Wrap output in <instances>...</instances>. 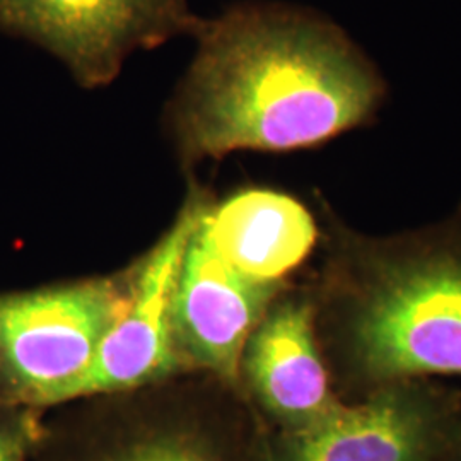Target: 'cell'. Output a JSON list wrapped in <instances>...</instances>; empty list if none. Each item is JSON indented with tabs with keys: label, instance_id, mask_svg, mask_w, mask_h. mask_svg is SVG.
<instances>
[{
	"label": "cell",
	"instance_id": "obj_10",
	"mask_svg": "<svg viewBox=\"0 0 461 461\" xmlns=\"http://www.w3.org/2000/svg\"><path fill=\"white\" fill-rule=\"evenodd\" d=\"M200 228L215 253L248 279L284 284L320 238L312 211L274 188H241L224 200H205Z\"/></svg>",
	"mask_w": 461,
	"mask_h": 461
},
{
	"label": "cell",
	"instance_id": "obj_3",
	"mask_svg": "<svg viewBox=\"0 0 461 461\" xmlns=\"http://www.w3.org/2000/svg\"><path fill=\"white\" fill-rule=\"evenodd\" d=\"M129 274L0 291V403L43 412L83 398Z\"/></svg>",
	"mask_w": 461,
	"mask_h": 461
},
{
	"label": "cell",
	"instance_id": "obj_1",
	"mask_svg": "<svg viewBox=\"0 0 461 461\" xmlns=\"http://www.w3.org/2000/svg\"><path fill=\"white\" fill-rule=\"evenodd\" d=\"M195 57L166 103L183 163L316 148L376 120L388 86L344 28L270 0L202 17Z\"/></svg>",
	"mask_w": 461,
	"mask_h": 461
},
{
	"label": "cell",
	"instance_id": "obj_12",
	"mask_svg": "<svg viewBox=\"0 0 461 461\" xmlns=\"http://www.w3.org/2000/svg\"><path fill=\"white\" fill-rule=\"evenodd\" d=\"M447 461H461V441L460 445L456 446V449L453 451V455H451V458Z\"/></svg>",
	"mask_w": 461,
	"mask_h": 461
},
{
	"label": "cell",
	"instance_id": "obj_2",
	"mask_svg": "<svg viewBox=\"0 0 461 461\" xmlns=\"http://www.w3.org/2000/svg\"><path fill=\"white\" fill-rule=\"evenodd\" d=\"M310 293L342 400L407 379L461 378V203L392 234L331 217L327 264Z\"/></svg>",
	"mask_w": 461,
	"mask_h": 461
},
{
	"label": "cell",
	"instance_id": "obj_9",
	"mask_svg": "<svg viewBox=\"0 0 461 461\" xmlns=\"http://www.w3.org/2000/svg\"><path fill=\"white\" fill-rule=\"evenodd\" d=\"M284 287L248 279L226 264L207 241L198 217L171 304V339L180 367L241 383L248 339Z\"/></svg>",
	"mask_w": 461,
	"mask_h": 461
},
{
	"label": "cell",
	"instance_id": "obj_4",
	"mask_svg": "<svg viewBox=\"0 0 461 461\" xmlns=\"http://www.w3.org/2000/svg\"><path fill=\"white\" fill-rule=\"evenodd\" d=\"M461 441V392L398 381L297 430L260 428L253 461H447Z\"/></svg>",
	"mask_w": 461,
	"mask_h": 461
},
{
	"label": "cell",
	"instance_id": "obj_5",
	"mask_svg": "<svg viewBox=\"0 0 461 461\" xmlns=\"http://www.w3.org/2000/svg\"><path fill=\"white\" fill-rule=\"evenodd\" d=\"M188 0H0V33L62 62L84 89L113 83L127 59L197 32Z\"/></svg>",
	"mask_w": 461,
	"mask_h": 461
},
{
	"label": "cell",
	"instance_id": "obj_11",
	"mask_svg": "<svg viewBox=\"0 0 461 461\" xmlns=\"http://www.w3.org/2000/svg\"><path fill=\"white\" fill-rule=\"evenodd\" d=\"M45 430L41 412L0 403V461H33Z\"/></svg>",
	"mask_w": 461,
	"mask_h": 461
},
{
	"label": "cell",
	"instance_id": "obj_7",
	"mask_svg": "<svg viewBox=\"0 0 461 461\" xmlns=\"http://www.w3.org/2000/svg\"><path fill=\"white\" fill-rule=\"evenodd\" d=\"M205 198L192 186L173 226L129 272L125 308L99 347L86 396L132 392L182 371L171 339V304Z\"/></svg>",
	"mask_w": 461,
	"mask_h": 461
},
{
	"label": "cell",
	"instance_id": "obj_6",
	"mask_svg": "<svg viewBox=\"0 0 461 461\" xmlns=\"http://www.w3.org/2000/svg\"><path fill=\"white\" fill-rule=\"evenodd\" d=\"M258 434L251 412L133 409L47 426L33 461H253Z\"/></svg>",
	"mask_w": 461,
	"mask_h": 461
},
{
	"label": "cell",
	"instance_id": "obj_8",
	"mask_svg": "<svg viewBox=\"0 0 461 461\" xmlns=\"http://www.w3.org/2000/svg\"><path fill=\"white\" fill-rule=\"evenodd\" d=\"M241 381L249 412L265 430L312 426L346 400L337 393L316 331L310 291H284L248 339Z\"/></svg>",
	"mask_w": 461,
	"mask_h": 461
}]
</instances>
